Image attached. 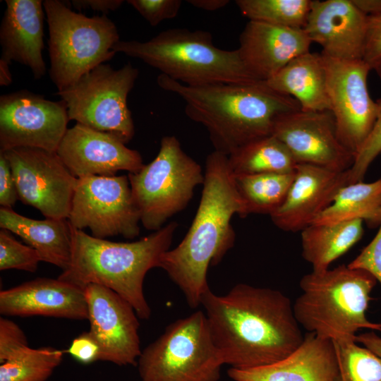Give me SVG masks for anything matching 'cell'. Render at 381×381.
I'll list each match as a JSON object with an SVG mask.
<instances>
[{
    "label": "cell",
    "instance_id": "1",
    "mask_svg": "<svg viewBox=\"0 0 381 381\" xmlns=\"http://www.w3.org/2000/svg\"><path fill=\"white\" fill-rule=\"evenodd\" d=\"M200 305L223 363L231 368L276 363L304 339L293 304L278 290L238 284L220 296L209 289Z\"/></svg>",
    "mask_w": 381,
    "mask_h": 381
},
{
    "label": "cell",
    "instance_id": "2",
    "mask_svg": "<svg viewBox=\"0 0 381 381\" xmlns=\"http://www.w3.org/2000/svg\"><path fill=\"white\" fill-rule=\"evenodd\" d=\"M202 186L198 208L187 234L176 247L162 255L159 265L193 308L200 305L202 296L210 289L209 266L218 265L234 245L233 215L247 216L228 155L216 150L207 155Z\"/></svg>",
    "mask_w": 381,
    "mask_h": 381
},
{
    "label": "cell",
    "instance_id": "3",
    "mask_svg": "<svg viewBox=\"0 0 381 381\" xmlns=\"http://www.w3.org/2000/svg\"><path fill=\"white\" fill-rule=\"evenodd\" d=\"M157 83L183 99L187 116L207 129L214 150L228 156L272 135L278 117L301 109L296 100L272 90L265 81L190 86L161 73Z\"/></svg>",
    "mask_w": 381,
    "mask_h": 381
},
{
    "label": "cell",
    "instance_id": "4",
    "mask_svg": "<svg viewBox=\"0 0 381 381\" xmlns=\"http://www.w3.org/2000/svg\"><path fill=\"white\" fill-rule=\"evenodd\" d=\"M177 227L172 222L138 241L113 242L71 226V262L58 279L83 289L92 284L107 287L127 301L139 318L147 320L151 309L144 296V279L150 270L159 267Z\"/></svg>",
    "mask_w": 381,
    "mask_h": 381
},
{
    "label": "cell",
    "instance_id": "5",
    "mask_svg": "<svg viewBox=\"0 0 381 381\" xmlns=\"http://www.w3.org/2000/svg\"><path fill=\"white\" fill-rule=\"evenodd\" d=\"M377 284L368 272L341 265L302 277L301 295L293 304L295 318L308 332L334 342L356 341L362 329L381 332V323L366 311Z\"/></svg>",
    "mask_w": 381,
    "mask_h": 381
},
{
    "label": "cell",
    "instance_id": "6",
    "mask_svg": "<svg viewBox=\"0 0 381 381\" xmlns=\"http://www.w3.org/2000/svg\"><path fill=\"white\" fill-rule=\"evenodd\" d=\"M113 50L138 59L186 85L259 81L246 69L237 49L218 48L205 30L169 29L145 42L120 40Z\"/></svg>",
    "mask_w": 381,
    "mask_h": 381
},
{
    "label": "cell",
    "instance_id": "7",
    "mask_svg": "<svg viewBox=\"0 0 381 381\" xmlns=\"http://www.w3.org/2000/svg\"><path fill=\"white\" fill-rule=\"evenodd\" d=\"M49 27V75L58 91L76 83L90 71L111 60L120 41L106 14L87 17L58 0H44Z\"/></svg>",
    "mask_w": 381,
    "mask_h": 381
},
{
    "label": "cell",
    "instance_id": "8",
    "mask_svg": "<svg viewBox=\"0 0 381 381\" xmlns=\"http://www.w3.org/2000/svg\"><path fill=\"white\" fill-rule=\"evenodd\" d=\"M222 365L200 310L168 325L137 362L141 381H217Z\"/></svg>",
    "mask_w": 381,
    "mask_h": 381
},
{
    "label": "cell",
    "instance_id": "9",
    "mask_svg": "<svg viewBox=\"0 0 381 381\" xmlns=\"http://www.w3.org/2000/svg\"><path fill=\"white\" fill-rule=\"evenodd\" d=\"M128 177L140 222L155 231L188 205L194 189L203 185L205 172L179 140L168 135L162 138L156 157Z\"/></svg>",
    "mask_w": 381,
    "mask_h": 381
},
{
    "label": "cell",
    "instance_id": "10",
    "mask_svg": "<svg viewBox=\"0 0 381 381\" xmlns=\"http://www.w3.org/2000/svg\"><path fill=\"white\" fill-rule=\"evenodd\" d=\"M138 74L131 63L119 69L104 63L56 95L65 103L70 120L112 133L126 144L135 133L127 98Z\"/></svg>",
    "mask_w": 381,
    "mask_h": 381
},
{
    "label": "cell",
    "instance_id": "11",
    "mask_svg": "<svg viewBox=\"0 0 381 381\" xmlns=\"http://www.w3.org/2000/svg\"><path fill=\"white\" fill-rule=\"evenodd\" d=\"M68 220L75 229L89 228L98 238L138 236L140 214L128 176L78 178Z\"/></svg>",
    "mask_w": 381,
    "mask_h": 381
},
{
    "label": "cell",
    "instance_id": "12",
    "mask_svg": "<svg viewBox=\"0 0 381 381\" xmlns=\"http://www.w3.org/2000/svg\"><path fill=\"white\" fill-rule=\"evenodd\" d=\"M322 55L337 133L355 158L377 117L376 101L371 98L368 87L372 69L363 59L341 60Z\"/></svg>",
    "mask_w": 381,
    "mask_h": 381
},
{
    "label": "cell",
    "instance_id": "13",
    "mask_svg": "<svg viewBox=\"0 0 381 381\" xmlns=\"http://www.w3.org/2000/svg\"><path fill=\"white\" fill-rule=\"evenodd\" d=\"M1 152L10 164L21 201L46 218L68 219L78 178L56 152L16 147Z\"/></svg>",
    "mask_w": 381,
    "mask_h": 381
},
{
    "label": "cell",
    "instance_id": "14",
    "mask_svg": "<svg viewBox=\"0 0 381 381\" xmlns=\"http://www.w3.org/2000/svg\"><path fill=\"white\" fill-rule=\"evenodd\" d=\"M67 108L23 90L0 97V152L35 147L56 152L69 121Z\"/></svg>",
    "mask_w": 381,
    "mask_h": 381
},
{
    "label": "cell",
    "instance_id": "15",
    "mask_svg": "<svg viewBox=\"0 0 381 381\" xmlns=\"http://www.w3.org/2000/svg\"><path fill=\"white\" fill-rule=\"evenodd\" d=\"M272 135L286 147L297 164L345 171L354 161L338 138L330 111L300 109L283 114L276 120Z\"/></svg>",
    "mask_w": 381,
    "mask_h": 381
},
{
    "label": "cell",
    "instance_id": "16",
    "mask_svg": "<svg viewBox=\"0 0 381 381\" xmlns=\"http://www.w3.org/2000/svg\"><path fill=\"white\" fill-rule=\"evenodd\" d=\"M90 333L100 348L99 361L137 365L142 350L140 323L133 306L114 291L89 284L85 289Z\"/></svg>",
    "mask_w": 381,
    "mask_h": 381
},
{
    "label": "cell",
    "instance_id": "17",
    "mask_svg": "<svg viewBox=\"0 0 381 381\" xmlns=\"http://www.w3.org/2000/svg\"><path fill=\"white\" fill-rule=\"evenodd\" d=\"M56 153L76 178L135 173L144 166L140 154L118 136L76 123L68 128Z\"/></svg>",
    "mask_w": 381,
    "mask_h": 381
},
{
    "label": "cell",
    "instance_id": "18",
    "mask_svg": "<svg viewBox=\"0 0 381 381\" xmlns=\"http://www.w3.org/2000/svg\"><path fill=\"white\" fill-rule=\"evenodd\" d=\"M349 170L337 171L298 164L285 200L270 215L274 224L291 232L311 224L332 204L339 190L349 183Z\"/></svg>",
    "mask_w": 381,
    "mask_h": 381
},
{
    "label": "cell",
    "instance_id": "19",
    "mask_svg": "<svg viewBox=\"0 0 381 381\" xmlns=\"http://www.w3.org/2000/svg\"><path fill=\"white\" fill-rule=\"evenodd\" d=\"M367 25L368 16L351 0H315L303 30L322 54L353 61L363 59Z\"/></svg>",
    "mask_w": 381,
    "mask_h": 381
},
{
    "label": "cell",
    "instance_id": "20",
    "mask_svg": "<svg viewBox=\"0 0 381 381\" xmlns=\"http://www.w3.org/2000/svg\"><path fill=\"white\" fill-rule=\"evenodd\" d=\"M311 44L303 29L249 20L240 35L237 51L248 72L265 82L294 59L310 52Z\"/></svg>",
    "mask_w": 381,
    "mask_h": 381
},
{
    "label": "cell",
    "instance_id": "21",
    "mask_svg": "<svg viewBox=\"0 0 381 381\" xmlns=\"http://www.w3.org/2000/svg\"><path fill=\"white\" fill-rule=\"evenodd\" d=\"M235 381H342L335 342L307 332L299 346L276 363L228 370Z\"/></svg>",
    "mask_w": 381,
    "mask_h": 381
},
{
    "label": "cell",
    "instance_id": "22",
    "mask_svg": "<svg viewBox=\"0 0 381 381\" xmlns=\"http://www.w3.org/2000/svg\"><path fill=\"white\" fill-rule=\"evenodd\" d=\"M4 316L87 320L84 289L59 279L37 278L0 291Z\"/></svg>",
    "mask_w": 381,
    "mask_h": 381
},
{
    "label": "cell",
    "instance_id": "23",
    "mask_svg": "<svg viewBox=\"0 0 381 381\" xmlns=\"http://www.w3.org/2000/svg\"><path fill=\"white\" fill-rule=\"evenodd\" d=\"M0 26L2 60L28 67L35 79L44 76L42 56L45 11L41 0H6Z\"/></svg>",
    "mask_w": 381,
    "mask_h": 381
},
{
    "label": "cell",
    "instance_id": "24",
    "mask_svg": "<svg viewBox=\"0 0 381 381\" xmlns=\"http://www.w3.org/2000/svg\"><path fill=\"white\" fill-rule=\"evenodd\" d=\"M0 227L20 236L35 249L42 261L66 270L72 254V231L68 219L36 220L11 208H0Z\"/></svg>",
    "mask_w": 381,
    "mask_h": 381
},
{
    "label": "cell",
    "instance_id": "25",
    "mask_svg": "<svg viewBox=\"0 0 381 381\" xmlns=\"http://www.w3.org/2000/svg\"><path fill=\"white\" fill-rule=\"evenodd\" d=\"M265 83L296 100L303 111H330L322 54L308 52L297 56Z\"/></svg>",
    "mask_w": 381,
    "mask_h": 381
},
{
    "label": "cell",
    "instance_id": "26",
    "mask_svg": "<svg viewBox=\"0 0 381 381\" xmlns=\"http://www.w3.org/2000/svg\"><path fill=\"white\" fill-rule=\"evenodd\" d=\"M360 219L332 224H311L301 231L302 256L320 272L345 254L362 238Z\"/></svg>",
    "mask_w": 381,
    "mask_h": 381
},
{
    "label": "cell",
    "instance_id": "27",
    "mask_svg": "<svg viewBox=\"0 0 381 381\" xmlns=\"http://www.w3.org/2000/svg\"><path fill=\"white\" fill-rule=\"evenodd\" d=\"M360 219L370 226L381 222V178L370 183H349L312 224H332Z\"/></svg>",
    "mask_w": 381,
    "mask_h": 381
},
{
    "label": "cell",
    "instance_id": "28",
    "mask_svg": "<svg viewBox=\"0 0 381 381\" xmlns=\"http://www.w3.org/2000/svg\"><path fill=\"white\" fill-rule=\"evenodd\" d=\"M228 159L234 175L290 174L298 165L286 147L272 135L238 148Z\"/></svg>",
    "mask_w": 381,
    "mask_h": 381
},
{
    "label": "cell",
    "instance_id": "29",
    "mask_svg": "<svg viewBox=\"0 0 381 381\" xmlns=\"http://www.w3.org/2000/svg\"><path fill=\"white\" fill-rule=\"evenodd\" d=\"M294 176L295 171L234 175L247 216L250 214H272L285 200Z\"/></svg>",
    "mask_w": 381,
    "mask_h": 381
},
{
    "label": "cell",
    "instance_id": "30",
    "mask_svg": "<svg viewBox=\"0 0 381 381\" xmlns=\"http://www.w3.org/2000/svg\"><path fill=\"white\" fill-rule=\"evenodd\" d=\"M64 351L27 347L0 365V381H47L61 363Z\"/></svg>",
    "mask_w": 381,
    "mask_h": 381
},
{
    "label": "cell",
    "instance_id": "31",
    "mask_svg": "<svg viewBox=\"0 0 381 381\" xmlns=\"http://www.w3.org/2000/svg\"><path fill=\"white\" fill-rule=\"evenodd\" d=\"M243 16L249 20L274 25L303 29L311 0H237Z\"/></svg>",
    "mask_w": 381,
    "mask_h": 381
},
{
    "label": "cell",
    "instance_id": "32",
    "mask_svg": "<svg viewBox=\"0 0 381 381\" xmlns=\"http://www.w3.org/2000/svg\"><path fill=\"white\" fill-rule=\"evenodd\" d=\"M342 381H381V358L354 341L335 342Z\"/></svg>",
    "mask_w": 381,
    "mask_h": 381
},
{
    "label": "cell",
    "instance_id": "33",
    "mask_svg": "<svg viewBox=\"0 0 381 381\" xmlns=\"http://www.w3.org/2000/svg\"><path fill=\"white\" fill-rule=\"evenodd\" d=\"M41 261L35 249L17 241L11 231L1 229L0 270L16 269L34 272Z\"/></svg>",
    "mask_w": 381,
    "mask_h": 381
},
{
    "label": "cell",
    "instance_id": "34",
    "mask_svg": "<svg viewBox=\"0 0 381 381\" xmlns=\"http://www.w3.org/2000/svg\"><path fill=\"white\" fill-rule=\"evenodd\" d=\"M375 101L377 104L376 120L349 170V183L363 181L370 164L379 155H381V98Z\"/></svg>",
    "mask_w": 381,
    "mask_h": 381
},
{
    "label": "cell",
    "instance_id": "35",
    "mask_svg": "<svg viewBox=\"0 0 381 381\" xmlns=\"http://www.w3.org/2000/svg\"><path fill=\"white\" fill-rule=\"evenodd\" d=\"M151 26H157L164 20L175 18L180 10V0H128Z\"/></svg>",
    "mask_w": 381,
    "mask_h": 381
},
{
    "label": "cell",
    "instance_id": "36",
    "mask_svg": "<svg viewBox=\"0 0 381 381\" xmlns=\"http://www.w3.org/2000/svg\"><path fill=\"white\" fill-rule=\"evenodd\" d=\"M27 337L14 322L0 318V362L4 363L28 347Z\"/></svg>",
    "mask_w": 381,
    "mask_h": 381
},
{
    "label": "cell",
    "instance_id": "37",
    "mask_svg": "<svg viewBox=\"0 0 381 381\" xmlns=\"http://www.w3.org/2000/svg\"><path fill=\"white\" fill-rule=\"evenodd\" d=\"M348 266L368 272L381 284V222L375 237Z\"/></svg>",
    "mask_w": 381,
    "mask_h": 381
},
{
    "label": "cell",
    "instance_id": "38",
    "mask_svg": "<svg viewBox=\"0 0 381 381\" xmlns=\"http://www.w3.org/2000/svg\"><path fill=\"white\" fill-rule=\"evenodd\" d=\"M363 60L372 70L381 64V14L368 16Z\"/></svg>",
    "mask_w": 381,
    "mask_h": 381
},
{
    "label": "cell",
    "instance_id": "39",
    "mask_svg": "<svg viewBox=\"0 0 381 381\" xmlns=\"http://www.w3.org/2000/svg\"><path fill=\"white\" fill-rule=\"evenodd\" d=\"M67 351L77 361L89 364L100 358V348L90 332H85L76 337Z\"/></svg>",
    "mask_w": 381,
    "mask_h": 381
},
{
    "label": "cell",
    "instance_id": "40",
    "mask_svg": "<svg viewBox=\"0 0 381 381\" xmlns=\"http://www.w3.org/2000/svg\"><path fill=\"white\" fill-rule=\"evenodd\" d=\"M19 199L16 182L8 159L0 152V205L11 208Z\"/></svg>",
    "mask_w": 381,
    "mask_h": 381
},
{
    "label": "cell",
    "instance_id": "41",
    "mask_svg": "<svg viewBox=\"0 0 381 381\" xmlns=\"http://www.w3.org/2000/svg\"><path fill=\"white\" fill-rule=\"evenodd\" d=\"M73 6L78 10L92 9L107 13L118 9L124 2L122 0H72Z\"/></svg>",
    "mask_w": 381,
    "mask_h": 381
},
{
    "label": "cell",
    "instance_id": "42",
    "mask_svg": "<svg viewBox=\"0 0 381 381\" xmlns=\"http://www.w3.org/2000/svg\"><path fill=\"white\" fill-rule=\"evenodd\" d=\"M356 341L381 358V337L374 331L357 334Z\"/></svg>",
    "mask_w": 381,
    "mask_h": 381
},
{
    "label": "cell",
    "instance_id": "43",
    "mask_svg": "<svg viewBox=\"0 0 381 381\" xmlns=\"http://www.w3.org/2000/svg\"><path fill=\"white\" fill-rule=\"evenodd\" d=\"M351 1L367 16L381 14V0H351Z\"/></svg>",
    "mask_w": 381,
    "mask_h": 381
},
{
    "label": "cell",
    "instance_id": "44",
    "mask_svg": "<svg viewBox=\"0 0 381 381\" xmlns=\"http://www.w3.org/2000/svg\"><path fill=\"white\" fill-rule=\"evenodd\" d=\"M190 4L205 11H216L226 6L230 1L228 0H189Z\"/></svg>",
    "mask_w": 381,
    "mask_h": 381
},
{
    "label": "cell",
    "instance_id": "45",
    "mask_svg": "<svg viewBox=\"0 0 381 381\" xmlns=\"http://www.w3.org/2000/svg\"><path fill=\"white\" fill-rule=\"evenodd\" d=\"M9 66V64L0 60V85L1 86H6L12 83V75Z\"/></svg>",
    "mask_w": 381,
    "mask_h": 381
},
{
    "label": "cell",
    "instance_id": "46",
    "mask_svg": "<svg viewBox=\"0 0 381 381\" xmlns=\"http://www.w3.org/2000/svg\"><path fill=\"white\" fill-rule=\"evenodd\" d=\"M373 70L375 71V73L381 80V64L376 66Z\"/></svg>",
    "mask_w": 381,
    "mask_h": 381
}]
</instances>
